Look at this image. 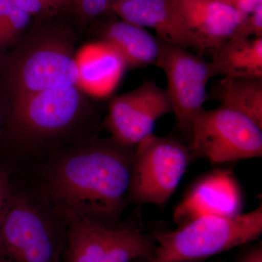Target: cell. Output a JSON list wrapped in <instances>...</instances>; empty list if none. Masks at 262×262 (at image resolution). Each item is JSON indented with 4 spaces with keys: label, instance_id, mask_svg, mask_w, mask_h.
I'll list each match as a JSON object with an SVG mask.
<instances>
[{
    "label": "cell",
    "instance_id": "cell-20",
    "mask_svg": "<svg viewBox=\"0 0 262 262\" xmlns=\"http://www.w3.org/2000/svg\"><path fill=\"white\" fill-rule=\"evenodd\" d=\"M74 10L81 19L94 20L110 12V0H72Z\"/></svg>",
    "mask_w": 262,
    "mask_h": 262
},
{
    "label": "cell",
    "instance_id": "cell-13",
    "mask_svg": "<svg viewBox=\"0 0 262 262\" xmlns=\"http://www.w3.org/2000/svg\"><path fill=\"white\" fill-rule=\"evenodd\" d=\"M184 24L203 51H213L232 39L248 14L215 0H174Z\"/></svg>",
    "mask_w": 262,
    "mask_h": 262
},
{
    "label": "cell",
    "instance_id": "cell-2",
    "mask_svg": "<svg viewBox=\"0 0 262 262\" xmlns=\"http://www.w3.org/2000/svg\"><path fill=\"white\" fill-rule=\"evenodd\" d=\"M262 234V206L246 213L206 215L154 235L149 262H193L250 244Z\"/></svg>",
    "mask_w": 262,
    "mask_h": 262
},
{
    "label": "cell",
    "instance_id": "cell-1",
    "mask_svg": "<svg viewBox=\"0 0 262 262\" xmlns=\"http://www.w3.org/2000/svg\"><path fill=\"white\" fill-rule=\"evenodd\" d=\"M132 148L101 141L57 155L45 172V187L61 210L114 225L130 184Z\"/></svg>",
    "mask_w": 262,
    "mask_h": 262
},
{
    "label": "cell",
    "instance_id": "cell-19",
    "mask_svg": "<svg viewBox=\"0 0 262 262\" xmlns=\"http://www.w3.org/2000/svg\"><path fill=\"white\" fill-rule=\"evenodd\" d=\"M32 16L13 3L8 16L5 19L0 36V46L14 40L27 28Z\"/></svg>",
    "mask_w": 262,
    "mask_h": 262
},
{
    "label": "cell",
    "instance_id": "cell-12",
    "mask_svg": "<svg viewBox=\"0 0 262 262\" xmlns=\"http://www.w3.org/2000/svg\"><path fill=\"white\" fill-rule=\"evenodd\" d=\"M110 11L129 23L154 29L163 42L204 52L179 15L174 0H127L111 5Z\"/></svg>",
    "mask_w": 262,
    "mask_h": 262
},
{
    "label": "cell",
    "instance_id": "cell-3",
    "mask_svg": "<svg viewBox=\"0 0 262 262\" xmlns=\"http://www.w3.org/2000/svg\"><path fill=\"white\" fill-rule=\"evenodd\" d=\"M191 159L214 164L232 163L262 156V127L238 112L220 105L201 110L191 127Z\"/></svg>",
    "mask_w": 262,
    "mask_h": 262
},
{
    "label": "cell",
    "instance_id": "cell-9",
    "mask_svg": "<svg viewBox=\"0 0 262 262\" xmlns=\"http://www.w3.org/2000/svg\"><path fill=\"white\" fill-rule=\"evenodd\" d=\"M82 99L76 85L57 86L13 101L12 127L17 136L37 141L67 130L80 114Z\"/></svg>",
    "mask_w": 262,
    "mask_h": 262
},
{
    "label": "cell",
    "instance_id": "cell-25",
    "mask_svg": "<svg viewBox=\"0 0 262 262\" xmlns=\"http://www.w3.org/2000/svg\"><path fill=\"white\" fill-rule=\"evenodd\" d=\"M13 3H14L13 0H0V36H1L5 19L8 16Z\"/></svg>",
    "mask_w": 262,
    "mask_h": 262
},
{
    "label": "cell",
    "instance_id": "cell-22",
    "mask_svg": "<svg viewBox=\"0 0 262 262\" xmlns=\"http://www.w3.org/2000/svg\"><path fill=\"white\" fill-rule=\"evenodd\" d=\"M9 174L5 170H0V227L8 211L11 201Z\"/></svg>",
    "mask_w": 262,
    "mask_h": 262
},
{
    "label": "cell",
    "instance_id": "cell-18",
    "mask_svg": "<svg viewBox=\"0 0 262 262\" xmlns=\"http://www.w3.org/2000/svg\"><path fill=\"white\" fill-rule=\"evenodd\" d=\"M20 9L31 16L51 17L73 10L72 0H13Z\"/></svg>",
    "mask_w": 262,
    "mask_h": 262
},
{
    "label": "cell",
    "instance_id": "cell-5",
    "mask_svg": "<svg viewBox=\"0 0 262 262\" xmlns=\"http://www.w3.org/2000/svg\"><path fill=\"white\" fill-rule=\"evenodd\" d=\"M191 160L189 148L172 137L149 136L135 147L127 195L162 206L173 195Z\"/></svg>",
    "mask_w": 262,
    "mask_h": 262
},
{
    "label": "cell",
    "instance_id": "cell-8",
    "mask_svg": "<svg viewBox=\"0 0 262 262\" xmlns=\"http://www.w3.org/2000/svg\"><path fill=\"white\" fill-rule=\"evenodd\" d=\"M64 33L63 28L48 32L16 62L11 75L13 101L57 86H77L75 55Z\"/></svg>",
    "mask_w": 262,
    "mask_h": 262
},
{
    "label": "cell",
    "instance_id": "cell-10",
    "mask_svg": "<svg viewBox=\"0 0 262 262\" xmlns=\"http://www.w3.org/2000/svg\"><path fill=\"white\" fill-rule=\"evenodd\" d=\"M172 113L166 90L153 80L113 99L108 108L106 125L113 140L124 147L135 148L152 135L155 124Z\"/></svg>",
    "mask_w": 262,
    "mask_h": 262
},
{
    "label": "cell",
    "instance_id": "cell-7",
    "mask_svg": "<svg viewBox=\"0 0 262 262\" xmlns=\"http://www.w3.org/2000/svg\"><path fill=\"white\" fill-rule=\"evenodd\" d=\"M160 53L155 66L166 75L172 113L177 128L188 139L196 115L207 99V84L219 75L214 63L206 61L187 48L160 40Z\"/></svg>",
    "mask_w": 262,
    "mask_h": 262
},
{
    "label": "cell",
    "instance_id": "cell-14",
    "mask_svg": "<svg viewBox=\"0 0 262 262\" xmlns=\"http://www.w3.org/2000/svg\"><path fill=\"white\" fill-rule=\"evenodd\" d=\"M75 61L77 87L96 97L110 94L126 70L121 56L104 41L84 46L75 55Z\"/></svg>",
    "mask_w": 262,
    "mask_h": 262
},
{
    "label": "cell",
    "instance_id": "cell-4",
    "mask_svg": "<svg viewBox=\"0 0 262 262\" xmlns=\"http://www.w3.org/2000/svg\"><path fill=\"white\" fill-rule=\"evenodd\" d=\"M62 211L67 224V262H131L150 260L154 254V236Z\"/></svg>",
    "mask_w": 262,
    "mask_h": 262
},
{
    "label": "cell",
    "instance_id": "cell-11",
    "mask_svg": "<svg viewBox=\"0 0 262 262\" xmlns=\"http://www.w3.org/2000/svg\"><path fill=\"white\" fill-rule=\"evenodd\" d=\"M242 191L230 170L218 168L202 177L191 187L174 211L176 223L206 215L230 216L241 213Z\"/></svg>",
    "mask_w": 262,
    "mask_h": 262
},
{
    "label": "cell",
    "instance_id": "cell-26",
    "mask_svg": "<svg viewBox=\"0 0 262 262\" xmlns=\"http://www.w3.org/2000/svg\"><path fill=\"white\" fill-rule=\"evenodd\" d=\"M110 4L113 5L115 3H122V2L127 1V0H110ZM111 6V5H110Z\"/></svg>",
    "mask_w": 262,
    "mask_h": 262
},
{
    "label": "cell",
    "instance_id": "cell-23",
    "mask_svg": "<svg viewBox=\"0 0 262 262\" xmlns=\"http://www.w3.org/2000/svg\"><path fill=\"white\" fill-rule=\"evenodd\" d=\"M220 2L234 8L239 10L246 14H250L260 4H262V0H215Z\"/></svg>",
    "mask_w": 262,
    "mask_h": 262
},
{
    "label": "cell",
    "instance_id": "cell-17",
    "mask_svg": "<svg viewBox=\"0 0 262 262\" xmlns=\"http://www.w3.org/2000/svg\"><path fill=\"white\" fill-rule=\"evenodd\" d=\"M211 94L222 106L243 114L262 127V78L224 77Z\"/></svg>",
    "mask_w": 262,
    "mask_h": 262
},
{
    "label": "cell",
    "instance_id": "cell-6",
    "mask_svg": "<svg viewBox=\"0 0 262 262\" xmlns=\"http://www.w3.org/2000/svg\"><path fill=\"white\" fill-rule=\"evenodd\" d=\"M61 232L27 196L12 198L0 227V262H60Z\"/></svg>",
    "mask_w": 262,
    "mask_h": 262
},
{
    "label": "cell",
    "instance_id": "cell-16",
    "mask_svg": "<svg viewBox=\"0 0 262 262\" xmlns=\"http://www.w3.org/2000/svg\"><path fill=\"white\" fill-rule=\"evenodd\" d=\"M212 62L227 78H262V37L229 39L214 50Z\"/></svg>",
    "mask_w": 262,
    "mask_h": 262
},
{
    "label": "cell",
    "instance_id": "cell-24",
    "mask_svg": "<svg viewBox=\"0 0 262 262\" xmlns=\"http://www.w3.org/2000/svg\"><path fill=\"white\" fill-rule=\"evenodd\" d=\"M236 262H262L261 243L249 248L237 258Z\"/></svg>",
    "mask_w": 262,
    "mask_h": 262
},
{
    "label": "cell",
    "instance_id": "cell-15",
    "mask_svg": "<svg viewBox=\"0 0 262 262\" xmlns=\"http://www.w3.org/2000/svg\"><path fill=\"white\" fill-rule=\"evenodd\" d=\"M102 41L119 53L126 70L155 65L160 53V42L145 29L122 19L112 18L102 28Z\"/></svg>",
    "mask_w": 262,
    "mask_h": 262
},
{
    "label": "cell",
    "instance_id": "cell-21",
    "mask_svg": "<svg viewBox=\"0 0 262 262\" xmlns=\"http://www.w3.org/2000/svg\"><path fill=\"white\" fill-rule=\"evenodd\" d=\"M262 37V4L258 5L239 27L232 39Z\"/></svg>",
    "mask_w": 262,
    "mask_h": 262
}]
</instances>
